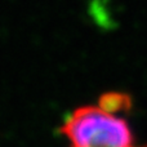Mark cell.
I'll return each mask as SVG.
<instances>
[{"instance_id": "1", "label": "cell", "mask_w": 147, "mask_h": 147, "mask_svg": "<svg viewBox=\"0 0 147 147\" xmlns=\"http://www.w3.org/2000/svg\"><path fill=\"white\" fill-rule=\"evenodd\" d=\"M70 147H133V134L121 117L96 106L71 112L61 127Z\"/></svg>"}, {"instance_id": "2", "label": "cell", "mask_w": 147, "mask_h": 147, "mask_svg": "<svg viewBox=\"0 0 147 147\" xmlns=\"http://www.w3.org/2000/svg\"><path fill=\"white\" fill-rule=\"evenodd\" d=\"M99 107L103 110L111 112V114H116L119 111H128L132 107V99L129 96L124 93H107L102 96L101 102H99Z\"/></svg>"}]
</instances>
